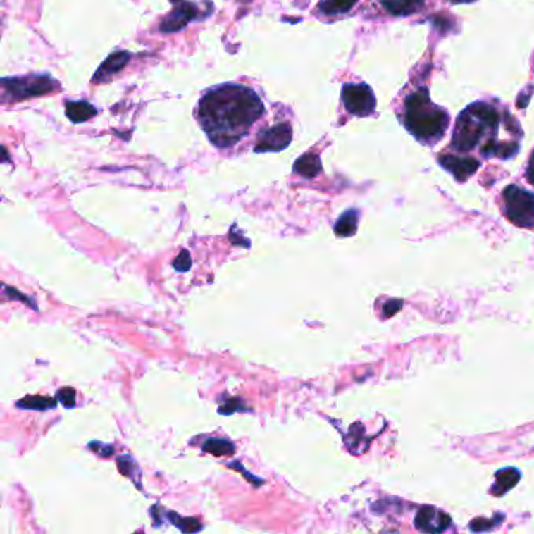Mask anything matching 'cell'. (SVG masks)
Returning <instances> with one entry per match:
<instances>
[{"label": "cell", "mask_w": 534, "mask_h": 534, "mask_svg": "<svg viewBox=\"0 0 534 534\" xmlns=\"http://www.w3.org/2000/svg\"><path fill=\"white\" fill-rule=\"evenodd\" d=\"M89 448H91V449H94V452H97L99 454L105 456V458H107V456H110L111 453H113V447L97 444V442H91V444H89Z\"/></svg>", "instance_id": "31"}, {"label": "cell", "mask_w": 534, "mask_h": 534, "mask_svg": "<svg viewBox=\"0 0 534 534\" xmlns=\"http://www.w3.org/2000/svg\"><path fill=\"white\" fill-rule=\"evenodd\" d=\"M402 306H403L402 301H395V299L389 301V303L384 306V311H383L384 312V318H390L392 315H395L397 312H399V309H402Z\"/></svg>", "instance_id": "28"}, {"label": "cell", "mask_w": 534, "mask_h": 534, "mask_svg": "<svg viewBox=\"0 0 534 534\" xmlns=\"http://www.w3.org/2000/svg\"><path fill=\"white\" fill-rule=\"evenodd\" d=\"M468 110L472 111V113L480 119V121L486 125L488 129L497 130V125L498 123H500V115H498V111L494 107H490V105L484 102H476L473 105H470Z\"/></svg>", "instance_id": "16"}, {"label": "cell", "mask_w": 534, "mask_h": 534, "mask_svg": "<svg viewBox=\"0 0 534 534\" xmlns=\"http://www.w3.org/2000/svg\"><path fill=\"white\" fill-rule=\"evenodd\" d=\"M293 171L303 175L306 179H313L321 173V160L317 156V154L309 152L304 154L303 157H299L297 161H294Z\"/></svg>", "instance_id": "13"}, {"label": "cell", "mask_w": 534, "mask_h": 534, "mask_svg": "<svg viewBox=\"0 0 534 534\" xmlns=\"http://www.w3.org/2000/svg\"><path fill=\"white\" fill-rule=\"evenodd\" d=\"M484 129L488 128L472 113V111L468 108L464 110L458 123H456L452 146L459 152L472 151L481 139Z\"/></svg>", "instance_id": "5"}, {"label": "cell", "mask_w": 534, "mask_h": 534, "mask_svg": "<svg viewBox=\"0 0 534 534\" xmlns=\"http://www.w3.org/2000/svg\"><path fill=\"white\" fill-rule=\"evenodd\" d=\"M263 104L252 88L226 83L210 88L198 105V121L216 147H232L248 135L263 115Z\"/></svg>", "instance_id": "1"}, {"label": "cell", "mask_w": 534, "mask_h": 534, "mask_svg": "<svg viewBox=\"0 0 534 534\" xmlns=\"http://www.w3.org/2000/svg\"><path fill=\"white\" fill-rule=\"evenodd\" d=\"M244 411H248V407L243 404L242 399H228V402L224 403L220 409H218V412L223 414V416H230V414H234V412H244Z\"/></svg>", "instance_id": "24"}, {"label": "cell", "mask_w": 534, "mask_h": 534, "mask_svg": "<svg viewBox=\"0 0 534 534\" xmlns=\"http://www.w3.org/2000/svg\"><path fill=\"white\" fill-rule=\"evenodd\" d=\"M357 2H359V0H323L318 5V8L328 16L343 15V13H348L353 8Z\"/></svg>", "instance_id": "20"}, {"label": "cell", "mask_w": 534, "mask_h": 534, "mask_svg": "<svg viewBox=\"0 0 534 534\" xmlns=\"http://www.w3.org/2000/svg\"><path fill=\"white\" fill-rule=\"evenodd\" d=\"M175 8L170 13L163 23L160 25V30L165 33H173V32H179L184 29V27L192 23V20L199 18V10L198 6L192 2H184V0H179L178 4H174Z\"/></svg>", "instance_id": "8"}, {"label": "cell", "mask_w": 534, "mask_h": 534, "mask_svg": "<svg viewBox=\"0 0 534 534\" xmlns=\"http://www.w3.org/2000/svg\"><path fill=\"white\" fill-rule=\"evenodd\" d=\"M96 113H97V110L87 101H77V102L69 101L66 104V116L75 124L88 121V119L94 118Z\"/></svg>", "instance_id": "14"}, {"label": "cell", "mask_w": 534, "mask_h": 534, "mask_svg": "<svg viewBox=\"0 0 534 534\" xmlns=\"http://www.w3.org/2000/svg\"><path fill=\"white\" fill-rule=\"evenodd\" d=\"M130 58H132V55L129 52H124V51L111 54L110 57L102 63L101 68L96 71V74L93 77V82L94 83L108 82L111 77L116 75L125 65H128Z\"/></svg>", "instance_id": "11"}, {"label": "cell", "mask_w": 534, "mask_h": 534, "mask_svg": "<svg viewBox=\"0 0 534 534\" xmlns=\"http://www.w3.org/2000/svg\"><path fill=\"white\" fill-rule=\"evenodd\" d=\"M5 99L11 102H19L30 97L43 96L51 91L58 89V83L51 75H27V77H11L2 80Z\"/></svg>", "instance_id": "3"}, {"label": "cell", "mask_w": 534, "mask_h": 534, "mask_svg": "<svg viewBox=\"0 0 534 534\" xmlns=\"http://www.w3.org/2000/svg\"><path fill=\"white\" fill-rule=\"evenodd\" d=\"M202 449L215 456H232L235 452V447L229 440L213 437V439L206 440V444L202 445Z\"/></svg>", "instance_id": "21"}, {"label": "cell", "mask_w": 534, "mask_h": 534, "mask_svg": "<svg viewBox=\"0 0 534 534\" xmlns=\"http://www.w3.org/2000/svg\"><path fill=\"white\" fill-rule=\"evenodd\" d=\"M290 142H292L290 124L280 123L259 133L254 151L256 152H279V151H284L285 147L290 144Z\"/></svg>", "instance_id": "7"}, {"label": "cell", "mask_w": 534, "mask_h": 534, "mask_svg": "<svg viewBox=\"0 0 534 534\" xmlns=\"http://www.w3.org/2000/svg\"><path fill=\"white\" fill-rule=\"evenodd\" d=\"M519 146L516 143H495V142H488L483 146V154L486 157H500V159H508L512 157L517 152Z\"/></svg>", "instance_id": "19"}, {"label": "cell", "mask_w": 534, "mask_h": 534, "mask_svg": "<svg viewBox=\"0 0 534 534\" xmlns=\"http://www.w3.org/2000/svg\"><path fill=\"white\" fill-rule=\"evenodd\" d=\"M520 478H522V475H520L519 470L514 467L498 470V472L495 473V484H494V488L490 489V494L495 497L504 495L506 492L511 490L512 488H516V484L520 481Z\"/></svg>", "instance_id": "12"}, {"label": "cell", "mask_w": 534, "mask_h": 534, "mask_svg": "<svg viewBox=\"0 0 534 534\" xmlns=\"http://www.w3.org/2000/svg\"><path fill=\"white\" fill-rule=\"evenodd\" d=\"M171 2H173V4H178V2H179V0H171Z\"/></svg>", "instance_id": "34"}, {"label": "cell", "mask_w": 534, "mask_h": 534, "mask_svg": "<svg viewBox=\"0 0 534 534\" xmlns=\"http://www.w3.org/2000/svg\"><path fill=\"white\" fill-rule=\"evenodd\" d=\"M229 467H232V468H237V470H240V473H242V475H244V476H246V480H248L249 483L254 484V486H260V484H262V483H263L262 480H260V478H256V476H252V475H249L248 472H246V470L243 468V466H242V464H240V462H232V464H229Z\"/></svg>", "instance_id": "29"}, {"label": "cell", "mask_w": 534, "mask_h": 534, "mask_svg": "<svg viewBox=\"0 0 534 534\" xmlns=\"http://www.w3.org/2000/svg\"><path fill=\"white\" fill-rule=\"evenodd\" d=\"M166 517L170 519L173 525L178 526V528L184 533H194L202 528V523L198 519H182L180 516L174 514V512H166Z\"/></svg>", "instance_id": "22"}, {"label": "cell", "mask_w": 534, "mask_h": 534, "mask_svg": "<svg viewBox=\"0 0 534 534\" xmlns=\"http://www.w3.org/2000/svg\"><path fill=\"white\" fill-rule=\"evenodd\" d=\"M342 101L349 113L356 116H368L376 107L373 91L365 83H348L343 87Z\"/></svg>", "instance_id": "6"}, {"label": "cell", "mask_w": 534, "mask_h": 534, "mask_svg": "<svg viewBox=\"0 0 534 534\" xmlns=\"http://www.w3.org/2000/svg\"><path fill=\"white\" fill-rule=\"evenodd\" d=\"M502 522H503V516H494L492 519H475L473 522L470 523V528H472L473 531H490Z\"/></svg>", "instance_id": "23"}, {"label": "cell", "mask_w": 534, "mask_h": 534, "mask_svg": "<svg viewBox=\"0 0 534 534\" xmlns=\"http://www.w3.org/2000/svg\"><path fill=\"white\" fill-rule=\"evenodd\" d=\"M504 213L520 228H534V194L517 185L503 190Z\"/></svg>", "instance_id": "4"}, {"label": "cell", "mask_w": 534, "mask_h": 534, "mask_svg": "<svg viewBox=\"0 0 534 534\" xmlns=\"http://www.w3.org/2000/svg\"><path fill=\"white\" fill-rule=\"evenodd\" d=\"M75 390L71 387H65L58 390L57 393V399L65 406V407H74L75 406Z\"/></svg>", "instance_id": "26"}, {"label": "cell", "mask_w": 534, "mask_h": 534, "mask_svg": "<svg viewBox=\"0 0 534 534\" xmlns=\"http://www.w3.org/2000/svg\"><path fill=\"white\" fill-rule=\"evenodd\" d=\"M452 525V517L447 512L433 506H425L416 514V526L425 533H442Z\"/></svg>", "instance_id": "9"}, {"label": "cell", "mask_w": 534, "mask_h": 534, "mask_svg": "<svg viewBox=\"0 0 534 534\" xmlns=\"http://www.w3.org/2000/svg\"><path fill=\"white\" fill-rule=\"evenodd\" d=\"M118 467H119V470H121L123 475H128L130 478H133V473L135 472H139L135 466V462L132 461L130 456H121V458L118 459Z\"/></svg>", "instance_id": "25"}, {"label": "cell", "mask_w": 534, "mask_h": 534, "mask_svg": "<svg viewBox=\"0 0 534 534\" xmlns=\"http://www.w3.org/2000/svg\"><path fill=\"white\" fill-rule=\"evenodd\" d=\"M57 406V399H54L51 397H25L18 402V407L20 409H29V411H47V409H54Z\"/></svg>", "instance_id": "18"}, {"label": "cell", "mask_w": 534, "mask_h": 534, "mask_svg": "<svg viewBox=\"0 0 534 534\" xmlns=\"http://www.w3.org/2000/svg\"><path fill=\"white\" fill-rule=\"evenodd\" d=\"M449 2H452V4H472V2H475V0H449Z\"/></svg>", "instance_id": "33"}, {"label": "cell", "mask_w": 534, "mask_h": 534, "mask_svg": "<svg viewBox=\"0 0 534 534\" xmlns=\"http://www.w3.org/2000/svg\"><path fill=\"white\" fill-rule=\"evenodd\" d=\"M357 220H359V213L357 210H348L343 213L335 223V234L339 237H351L356 234L357 230Z\"/></svg>", "instance_id": "17"}, {"label": "cell", "mask_w": 534, "mask_h": 534, "mask_svg": "<svg viewBox=\"0 0 534 534\" xmlns=\"http://www.w3.org/2000/svg\"><path fill=\"white\" fill-rule=\"evenodd\" d=\"M406 128L423 143H435L444 135L449 116L430 101L426 89L411 94L406 101Z\"/></svg>", "instance_id": "2"}, {"label": "cell", "mask_w": 534, "mask_h": 534, "mask_svg": "<svg viewBox=\"0 0 534 534\" xmlns=\"http://www.w3.org/2000/svg\"><path fill=\"white\" fill-rule=\"evenodd\" d=\"M4 289H5V293L6 294H8V297L10 298H15V299H20V301H23V303H29L32 307H35V303H33V301L32 299H29V298H27L25 297V294H23V293H19L16 289H11V287H4Z\"/></svg>", "instance_id": "30"}, {"label": "cell", "mask_w": 534, "mask_h": 534, "mask_svg": "<svg viewBox=\"0 0 534 534\" xmlns=\"http://www.w3.org/2000/svg\"><path fill=\"white\" fill-rule=\"evenodd\" d=\"M440 165L445 168L447 171L452 173L456 179L464 182L467 180L470 175H473L478 168H480V163L478 160L472 157H456V156H442L439 159Z\"/></svg>", "instance_id": "10"}, {"label": "cell", "mask_w": 534, "mask_h": 534, "mask_svg": "<svg viewBox=\"0 0 534 534\" xmlns=\"http://www.w3.org/2000/svg\"><path fill=\"white\" fill-rule=\"evenodd\" d=\"M526 178H528V180L534 185V152H533V156L530 159L528 170H526Z\"/></svg>", "instance_id": "32"}, {"label": "cell", "mask_w": 534, "mask_h": 534, "mask_svg": "<svg viewBox=\"0 0 534 534\" xmlns=\"http://www.w3.org/2000/svg\"><path fill=\"white\" fill-rule=\"evenodd\" d=\"M425 0H383V6L393 16H409L423 6Z\"/></svg>", "instance_id": "15"}, {"label": "cell", "mask_w": 534, "mask_h": 534, "mask_svg": "<svg viewBox=\"0 0 534 534\" xmlns=\"http://www.w3.org/2000/svg\"><path fill=\"white\" fill-rule=\"evenodd\" d=\"M173 266L178 271L184 273V271H188L190 266H192V257H190V252L188 251H182L180 254L175 257V260L173 262Z\"/></svg>", "instance_id": "27"}]
</instances>
